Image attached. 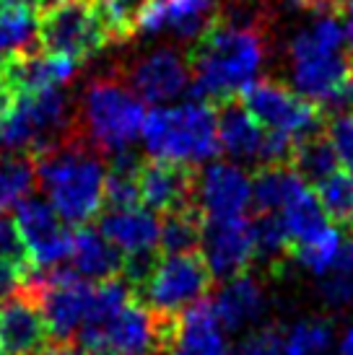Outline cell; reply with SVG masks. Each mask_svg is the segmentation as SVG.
Masks as SVG:
<instances>
[{
	"label": "cell",
	"instance_id": "obj_1",
	"mask_svg": "<svg viewBox=\"0 0 353 355\" xmlns=\"http://www.w3.org/2000/svg\"><path fill=\"white\" fill-rule=\"evenodd\" d=\"M270 24H245L224 10L190 42L187 65L192 73L190 89L203 101H224L239 96L249 86L270 52Z\"/></svg>",
	"mask_w": 353,
	"mask_h": 355
},
{
	"label": "cell",
	"instance_id": "obj_2",
	"mask_svg": "<svg viewBox=\"0 0 353 355\" xmlns=\"http://www.w3.org/2000/svg\"><path fill=\"white\" fill-rule=\"evenodd\" d=\"M37 182L49 195L58 216L68 223L86 226L104 207V164L81 128L34 158Z\"/></svg>",
	"mask_w": 353,
	"mask_h": 355
},
{
	"label": "cell",
	"instance_id": "obj_3",
	"mask_svg": "<svg viewBox=\"0 0 353 355\" xmlns=\"http://www.w3.org/2000/svg\"><path fill=\"white\" fill-rule=\"evenodd\" d=\"M288 55L296 94L325 109L353 78V55L345 47V29L333 16H325L296 34Z\"/></svg>",
	"mask_w": 353,
	"mask_h": 355
},
{
	"label": "cell",
	"instance_id": "obj_4",
	"mask_svg": "<svg viewBox=\"0 0 353 355\" xmlns=\"http://www.w3.org/2000/svg\"><path fill=\"white\" fill-rule=\"evenodd\" d=\"M151 156L200 164L221 150L216 128V107L211 101H192L182 107L151 109L140 128Z\"/></svg>",
	"mask_w": 353,
	"mask_h": 355
},
{
	"label": "cell",
	"instance_id": "obj_5",
	"mask_svg": "<svg viewBox=\"0 0 353 355\" xmlns=\"http://www.w3.org/2000/svg\"><path fill=\"white\" fill-rule=\"evenodd\" d=\"M179 314L154 311L136 296L99 327H83L79 345L91 355H169L174 345Z\"/></svg>",
	"mask_w": 353,
	"mask_h": 355
},
{
	"label": "cell",
	"instance_id": "obj_6",
	"mask_svg": "<svg viewBox=\"0 0 353 355\" xmlns=\"http://www.w3.org/2000/svg\"><path fill=\"white\" fill-rule=\"evenodd\" d=\"M143 119L146 109L122 78H94L83 91L79 128L101 156L128 148L140 135Z\"/></svg>",
	"mask_w": 353,
	"mask_h": 355
},
{
	"label": "cell",
	"instance_id": "obj_7",
	"mask_svg": "<svg viewBox=\"0 0 353 355\" xmlns=\"http://www.w3.org/2000/svg\"><path fill=\"white\" fill-rule=\"evenodd\" d=\"M79 130V114L60 89L19 96L8 119L0 125V146L10 153L37 158Z\"/></svg>",
	"mask_w": 353,
	"mask_h": 355
},
{
	"label": "cell",
	"instance_id": "obj_8",
	"mask_svg": "<svg viewBox=\"0 0 353 355\" xmlns=\"http://www.w3.org/2000/svg\"><path fill=\"white\" fill-rule=\"evenodd\" d=\"M213 272L200 249L161 254L148 277L133 291V296L154 311L182 314L203 301L213 288Z\"/></svg>",
	"mask_w": 353,
	"mask_h": 355
},
{
	"label": "cell",
	"instance_id": "obj_9",
	"mask_svg": "<svg viewBox=\"0 0 353 355\" xmlns=\"http://www.w3.org/2000/svg\"><path fill=\"white\" fill-rule=\"evenodd\" d=\"M40 47L49 55H63L73 62L97 58L109 44L104 24L94 0H63L40 13Z\"/></svg>",
	"mask_w": 353,
	"mask_h": 355
},
{
	"label": "cell",
	"instance_id": "obj_10",
	"mask_svg": "<svg viewBox=\"0 0 353 355\" xmlns=\"http://www.w3.org/2000/svg\"><path fill=\"white\" fill-rule=\"evenodd\" d=\"M239 101L265 130H278L296 140L322 132L330 112L317 101L299 96L294 89L273 78L252 80L239 91Z\"/></svg>",
	"mask_w": 353,
	"mask_h": 355
},
{
	"label": "cell",
	"instance_id": "obj_11",
	"mask_svg": "<svg viewBox=\"0 0 353 355\" xmlns=\"http://www.w3.org/2000/svg\"><path fill=\"white\" fill-rule=\"evenodd\" d=\"M16 226L26 241L34 270H52L70 257L73 234L60 223L58 210L42 198H24L16 202Z\"/></svg>",
	"mask_w": 353,
	"mask_h": 355
},
{
	"label": "cell",
	"instance_id": "obj_12",
	"mask_svg": "<svg viewBox=\"0 0 353 355\" xmlns=\"http://www.w3.org/2000/svg\"><path fill=\"white\" fill-rule=\"evenodd\" d=\"M197 166L185 161H172V158H148L138 174V189H140V202L156 213L167 216L172 210L187 205H197Z\"/></svg>",
	"mask_w": 353,
	"mask_h": 355
},
{
	"label": "cell",
	"instance_id": "obj_13",
	"mask_svg": "<svg viewBox=\"0 0 353 355\" xmlns=\"http://www.w3.org/2000/svg\"><path fill=\"white\" fill-rule=\"evenodd\" d=\"M200 247L208 267L218 280L247 272V267L255 259V239H252V223L245 218H224V220H206Z\"/></svg>",
	"mask_w": 353,
	"mask_h": 355
},
{
	"label": "cell",
	"instance_id": "obj_14",
	"mask_svg": "<svg viewBox=\"0 0 353 355\" xmlns=\"http://www.w3.org/2000/svg\"><path fill=\"white\" fill-rule=\"evenodd\" d=\"M49 329L40 298L29 286H21L0 301V350L6 355H34L47 345Z\"/></svg>",
	"mask_w": 353,
	"mask_h": 355
},
{
	"label": "cell",
	"instance_id": "obj_15",
	"mask_svg": "<svg viewBox=\"0 0 353 355\" xmlns=\"http://www.w3.org/2000/svg\"><path fill=\"white\" fill-rule=\"evenodd\" d=\"M122 80L138 99L148 104H164L185 94L187 86L192 83V73L185 55L174 50H158L133 62L125 70Z\"/></svg>",
	"mask_w": 353,
	"mask_h": 355
},
{
	"label": "cell",
	"instance_id": "obj_16",
	"mask_svg": "<svg viewBox=\"0 0 353 355\" xmlns=\"http://www.w3.org/2000/svg\"><path fill=\"white\" fill-rule=\"evenodd\" d=\"M76 70L79 62L63 55H49L42 50L16 52L0 62V83H6L19 99L44 89H58L60 83H68L76 76Z\"/></svg>",
	"mask_w": 353,
	"mask_h": 355
},
{
	"label": "cell",
	"instance_id": "obj_17",
	"mask_svg": "<svg viewBox=\"0 0 353 355\" xmlns=\"http://www.w3.org/2000/svg\"><path fill=\"white\" fill-rule=\"evenodd\" d=\"M252 200V182L234 164H213L197 174L195 202L206 220L239 218Z\"/></svg>",
	"mask_w": 353,
	"mask_h": 355
},
{
	"label": "cell",
	"instance_id": "obj_18",
	"mask_svg": "<svg viewBox=\"0 0 353 355\" xmlns=\"http://www.w3.org/2000/svg\"><path fill=\"white\" fill-rule=\"evenodd\" d=\"M70 262L76 275L94 283L122 277V270H125V254L101 231L88 226H79V231L73 234Z\"/></svg>",
	"mask_w": 353,
	"mask_h": 355
},
{
	"label": "cell",
	"instance_id": "obj_19",
	"mask_svg": "<svg viewBox=\"0 0 353 355\" xmlns=\"http://www.w3.org/2000/svg\"><path fill=\"white\" fill-rule=\"evenodd\" d=\"M216 107V128H218V146L224 153L239 161H257L260 146H263L265 130L245 104L231 96L224 101H211Z\"/></svg>",
	"mask_w": 353,
	"mask_h": 355
},
{
	"label": "cell",
	"instance_id": "obj_20",
	"mask_svg": "<svg viewBox=\"0 0 353 355\" xmlns=\"http://www.w3.org/2000/svg\"><path fill=\"white\" fill-rule=\"evenodd\" d=\"M169 355H229L224 327L218 324L211 301L203 298L179 314V327Z\"/></svg>",
	"mask_w": 353,
	"mask_h": 355
},
{
	"label": "cell",
	"instance_id": "obj_21",
	"mask_svg": "<svg viewBox=\"0 0 353 355\" xmlns=\"http://www.w3.org/2000/svg\"><path fill=\"white\" fill-rule=\"evenodd\" d=\"M99 231L122 254H138V252L156 249L161 223H158L156 213H151L148 207L104 210V216H99Z\"/></svg>",
	"mask_w": 353,
	"mask_h": 355
},
{
	"label": "cell",
	"instance_id": "obj_22",
	"mask_svg": "<svg viewBox=\"0 0 353 355\" xmlns=\"http://www.w3.org/2000/svg\"><path fill=\"white\" fill-rule=\"evenodd\" d=\"M213 314H216L218 324L229 329V332H239L245 327L255 324L265 311V293L263 286L257 283L249 272L226 280L213 301Z\"/></svg>",
	"mask_w": 353,
	"mask_h": 355
},
{
	"label": "cell",
	"instance_id": "obj_23",
	"mask_svg": "<svg viewBox=\"0 0 353 355\" xmlns=\"http://www.w3.org/2000/svg\"><path fill=\"white\" fill-rule=\"evenodd\" d=\"M306 187V182L288 164L257 166L252 177V200L260 213H278Z\"/></svg>",
	"mask_w": 353,
	"mask_h": 355
},
{
	"label": "cell",
	"instance_id": "obj_24",
	"mask_svg": "<svg viewBox=\"0 0 353 355\" xmlns=\"http://www.w3.org/2000/svg\"><path fill=\"white\" fill-rule=\"evenodd\" d=\"M37 29H40V10L26 0L3 10L0 13V62L16 52L42 50L37 47L40 44Z\"/></svg>",
	"mask_w": 353,
	"mask_h": 355
},
{
	"label": "cell",
	"instance_id": "obj_25",
	"mask_svg": "<svg viewBox=\"0 0 353 355\" xmlns=\"http://www.w3.org/2000/svg\"><path fill=\"white\" fill-rule=\"evenodd\" d=\"M143 166V158L133 150H117L112 158V166L104 179V207L107 210H130L140 205L138 174Z\"/></svg>",
	"mask_w": 353,
	"mask_h": 355
},
{
	"label": "cell",
	"instance_id": "obj_26",
	"mask_svg": "<svg viewBox=\"0 0 353 355\" xmlns=\"http://www.w3.org/2000/svg\"><path fill=\"white\" fill-rule=\"evenodd\" d=\"M338 153H335L333 143L327 138V132H314V135H304L296 140L294 156L288 166L294 168L299 177L309 182V184H320L322 179L338 171Z\"/></svg>",
	"mask_w": 353,
	"mask_h": 355
},
{
	"label": "cell",
	"instance_id": "obj_27",
	"mask_svg": "<svg viewBox=\"0 0 353 355\" xmlns=\"http://www.w3.org/2000/svg\"><path fill=\"white\" fill-rule=\"evenodd\" d=\"M252 239H255V259H260L270 270H281L294 257V239L278 213H260L252 223Z\"/></svg>",
	"mask_w": 353,
	"mask_h": 355
},
{
	"label": "cell",
	"instance_id": "obj_28",
	"mask_svg": "<svg viewBox=\"0 0 353 355\" xmlns=\"http://www.w3.org/2000/svg\"><path fill=\"white\" fill-rule=\"evenodd\" d=\"M221 10V0H161L164 29H172L182 40H197Z\"/></svg>",
	"mask_w": 353,
	"mask_h": 355
},
{
	"label": "cell",
	"instance_id": "obj_29",
	"mask_svg": "<svg viewBox=\"0 0 353 355\" xmlns=\"http://www.w3.org/2000/svg\"><path fill=\"white\" fill-rule=\"evenodd\" d=\"M161 234H158V244L164 247L167 254L174 252H190V249L200 247V236H203V223L206 218L200 213L197 205H187L179 210H172L167 216H161Z\"/></svg>",
	"mask_w": 353,
	"mask_h": 355
},
{
	"label": "cell",
	"instance_id": "obj_30",
	"mask_svg": "<svg viewBox=\"0 0 353 355\" xmlns=\"http://www.w3.org/2000/svg\"><path fill=\"white\" fill-rule=\"evenodd\" d=\"M317 187V200L322 205L327 220L353 239V174L335 171L327 179H322Z\"/></svg>",
	"mask_w": 353,
	"mask_h": 355
},
{
	"label": "cell",
	"instance_id": "obj_31",
	"mask_svg": "<svg viewBox=\"0 0 353 355\" xmlns=\"http://www.w3.org/2000/svg\"><path fill=\"white\" fill-rule=\"evenodd\" d=\"M281 218H284L286 228H288V234L294 239V247L296 244H304V241H309V239H314V236H320L322 231L330 228L320 200H317V195H314L309 187L302 189V192L284 207Z\"/></svg>",
	"mask_w": 353,
	"mask_h": 355
},
{
	"label": "cell",
	"instance_id": "obj_32",
	"mask_svg": "<svg viewBox=\"0 0 353 355\" xmlns=\"http://www.w3.org/2000/svg\"><path fill=\"white\" fill-rule=\"evenodd\" d=\"M34 182H37V166L31 156L10 153L0 158V213L29 198Z\"/></svg>",
	"mask_w": 353,
	"mask_h": 355
},
{
	"label": "cell",
	"instance_id": "obj_33",
	"mask_svg": "<svg viewBox=\"0 0 353 355\" xmlns=\"http://www.w3.org/2000/svg\"><path fill=\"white\" fill-rule=\"evenodd\" d=\"M333 324L327 319H304L284 335V355H330Z\"/></svg>",
	"mask_w": 353,
	"mask_h": 355
},
{
	"label": "cell",
	"instance_id": "obj_34",
	"mask_svg": "<svg viewBox=\"0 0 353 355\" xmlns=\"http://www.w3.org/2000/svg\"><path fill=\"white\" fill-rule=\"evenodd\" d=\"M338 252H340V234L330 226L320 236L309 239L304 244H296L294 259L299 265H304L306 270L317 272V275H327L330 267L335 265V259H338Z\"/></svg>",
	"mask_w": 353,
	"mask_h": 355
},
{
	"label": "cell",
	"instance_id": "obj_35",
	"mask_svg": "<svg viewBox=\"0 0 353 355\" xmlns=\"http://www.w3.org/2000/svg\"><path fill=\"white\" fill-rule=\"evenodd\" d=\"M322 296L330 306L353 304V239L338 252V259L322 283Z\"/></svg>",
	"mask_w": 353,
	"mask_h": 355
},
{
	"label": "cell",
	"instance_id": "obj_36",
	"mask_svg": "<svg viewBox=\"0 0 353 355\" xmlns=\"http://www.w3.org/2000/svg\"><path fill=\"white\" fill-rule=\"evenodd\" d=\"M0 259H6L10 265L19 270L24 280L34 272V265H31V254L26 241L21 236L16 220L0 213Z\"/></svg>",
	"mask_w": 353,
	"mask_h": 355
},
{
	"label": "cell",
	"instance_id": "obj_37",
	"mask_svg": "<svg viewBox=\"0 0 353 355\" xmlns=\"http://www.w3.org/2000/svg\"><path fill=\"white\" fill-rule=\"evenodd\" d=\"M325 132H327V138L338 153V161L343 164L348 174H353V112L330 114Z\"/></svg>",
	"mask_w": 353,
	"mask_h": 355
},
{
	"label": "cell",
	"instance_id": "obj_38",
	"mask_svg": "<svg viewBox=\"0 0 353 355\" xmlns=\"http://www.w3.org/2000/svg\"><path fill=\"white\" fill-rule=\"evenodd\" d=\"M229 355H284V335L273 327H265L245 337Z\"/></svg>",
	"mask_w": 353,
	"mask_h": 355
},
{
	"label": "cell",
	"instance_id": "obj_39",
	"mask_svg": "<svg viewBox=\"0 0 353 355\" xmlns=\"http://www.w3.org/2000/svg\"><path fill=\"white\" fill-rule=\"evenodd\" d=\"M24 286V275H21L16 267L6 262V259H0V301L3 298H8L13 291H19Z\"/></svg>",
	"mask_w": 353,
	"mask_h": 355
},
{
	"label": "cell",
	"instance_id": "obj_40",
	"mask_svg": "<svg viewBox=\"0 0 353 355\" xmlns=\"http://www.w3.org/2000/svg\"><path fill=\"white\" fill-rule=\"evenodd\" d=\"M34 355H91L86 347H81L79 343H55V345H44L40 353Z\"/></svg>",
	"mask_w": 353,
	"mask_h": 355
},
{
	"label": "cell",
	"instance_id": "obj_41",
	"mask_svg": "<svg viewBox=\"0 0 353 355\" xmlns=\"http://www.w3.org/2000/svg\"><path fill=\"white\" fill-rule=\"evenodd\" d=\"M345 6V0H306V8L312 10H322V13H340Z\"/></svg>",
	"mask_w": 353,
	"mask_h": 355
},
{
	"label": "cell",
	"instance_id": "obj_42",
	"mask_svg": "<svg viewBox=\"0 0 353 355\" xmlns=\"http://www.w3.org/2000/svg\"><path fill=\"white\" fill-rule=\"evenodd\" d=\"M13 104H16V96L10 94V89L6 86V83H0V125L8 119Z\"/></svg>",
	"mask_w": 353,
	"mask_h": 355
},
{
	"label": "cell",
	"instance_id": "obj_43",
	"mask_svg": "<svg viewBox=\"0 0 353 355\" xmlns=\"http://www.w3.org/2000/svg\"><path fill=\"white\" fill-rule=\"evenodd\" d=\"M338 355H353V327L345 332L343 343H340V347H338Z\"/></svg>",
	"mask_w": 353,
	"mask_h": 355
},
{
	"label": "cell",
	"instance_id": "obj_44",
	"mask_svg": "<svg viewBox=\"0 0 353 355\" xmlns=\"http://www.w3.org/2000/svg\"><path fill=\"white\" fill-rule=\"evenodd\" d=\"M115 3H117V6H122V8H125V10H130V13H133V16H136L138 6H140V3H143V0H115Z\"/></svg>",
	"mask_w": 353,
	"mask_h": 355
},
{
	"label": "cell",
	"instance_id": "obj_45",
	"mask_svg": "<svg viewBox=\"0 0 353 355\" xmlns=\"http://www.w3.org/2000/svg\"><path fill=\"white\" fill-rule=\"evenodd\" d=\"M340 13H345V19H348V24L353 26V0H345V6Z\"/></svg>",
	"mask_w": 353,
	"mask_h": 355
},
{
	"label": "cell",
	"instance_id": "obj_46",
	"mask_svg": "<svg viewBox=\"0 0 353 355\" xmlns=\"http://www.w3.org/2000/svg\"><path fill=\"white\" fill-rule=\"evenodd\" d=\"M16 3H24V0H0V13L6 8H10V6H16Z\"/></svg>",
	"mask_w": 353,
	"mask_h": 355
},
{
	"label": "cell",
	"instance_id": "obj_47",
	"mask_svg": "<svg viewBox=\"0 0 353 355\" xmlns=\"http://www.w3.org/2000/svg\"><path fill=\"white\" fill-rule=\"evenodd\" d=\"M0 355H6V353H3V350H0Z\"/></svg>",
	"mask_w": 353,
	"mask_h": 355
}]
</instances>
